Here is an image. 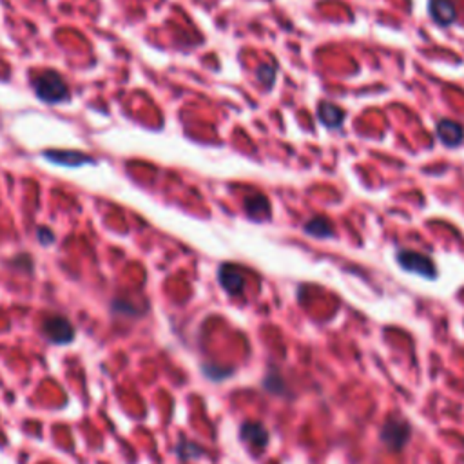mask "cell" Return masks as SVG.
Instances as JSON below:
<instances>
[{"mask_svg":"<svg viewBox=\"0 0 464 464\" xmlns=\"http://www.w3.org/2000/svg\"><path fill=\"white\" fill-rule=\"evenodd\" d=\"M218 281L229 296H241L247 285L245 272L234 263H223L218 269Z\"/></svg>","mask_w":464,"mask_h":464,"instance_id":"5","label":"cell"},{"mask_svg":"<svg viewBox=\"0 0 464 464\" xmlns=\"http://www.w3.org/2000/svg\"><path fill=\"white\" fill-rule=\"evenodd\" d=\"M42 335L53 344H67L75 340V327L65 316L49 314L42 320Z\"/></svg>","mask_w":464,"mask_h":464,"instance_id":"3","label":"cell"},{"mask_svg":"<svg viewBox=\"0 0 464 464\" xmlns=\"http://www.w3.org/2000/svg\"><path fill=\"white\" fill-rule=\"evenodd\" d=\"M33 89L45 104H58L69 98V87L56 71H42L33 78Z\"/></svg>","mask_w":464,"mask_h":464,"instance_id":"1","label":"cell"},{"mask_svg":"<svg viewBox=\"0 0 464 464\" xmlns=\"http://www.w3.org/2000/svg\"><path fill=\"white\" fill-rule=\"evenodd\" d=\"M318 118L327 129H340L344 122V111L332 102H321L318 107Z\"/></svg>","mask_w":464,"mask_h":464,"instance_id":"9","label":"cell"},{"mask_svg":"<svg viewBox=\"0 0 464 464\" xmlns=\"http://www.w3.org/2000/svg\"><path fill=\"white\" fill-rule=\"evenodd\" d=\"M203 372L209 379H214V381L225 379L227 375L232 374V370L230 368H218V366H214V364H210V366H203Z\"/></svg>","mask_w":464,"mask_h":464,"instance_id":"16","label":"cell"},{"mask_svg":"<svg viewBox=\"0 0 464 464\" xmlns=\"http://www.w3.org/2000/svg\"><path fill=\"white\" fill-rule=\"evenodd\" d=\"M435 133H437V138L441 140V144L446 145V147H459L464 142L463 124L450 120V118L439 120V124L435 127Z\"/></svg>","mask_w":464,"mask_h":464,"instance_id":"7","label":"cell"},{"mask_svg":"<svg viewBox=\"0 0 464 464\" xmlns=\"http://www.w3.org/2000/svg\"><path fill=\"white\" fill-rule=\"evenodd\" d=\"M44 156L53 164H60L65 167H76V165L93 162L87 155L80 151H45Z\"/></svg>","mask_w":464,"mask_h":464,"instance_id":"11","label":"cell"},{"mask_svg":"<svg viewBox=\"0 0 464 464\" xmlns=\"http://www.w3.org/2000/svg\"><path fill=\"white\" fill-rule=\"evenodd\" d=\"M395 260L399 263V267L406 272L417 274L426 280H435L437 278V267H435L434 260L430 256L417 252V250L401 249L395 256Z\"/></svg>","mask_w":464,"mask_h":464,"instance_id":"2","label":"cell"},{"mask_svg":"<svg viewBox=\"0 0 464 464\" xmlns=\"http://www.w3.org/2000/svg\"><path fill=\"white\" fill-rule=\"evenodd\" d=\"M240 437L245 444H249L250 448L258 450V452H261L269 444V432L263 424L256 423V421L241 424Z\"/></svg>","mask_w":464,"mask_h":464,"instance_id":"6","label":"cell"},{"mask_svg":"<svg viewBox=\"0 0 464 464\" xmlns=\"http://www.w3.org/2000/svg\"><path fill=\"white\" fill-rule=\"evenodd\" d=\"M410 437H412L410 424L403 419H397V417L386 421L383 430H381V443L390 452H401L410 443Z\"/></svg>","mask_w":464,"mask_h":464,"instance_id":"4","label":"cell"},{"mask_svg":"<svg viewBox=\"0 0 464 464\" xmlns=\"http://www.w3.org/2000/svg\"><path fill=\"white\" fill-rule=\"evenodd\" d=\"M245 212L250 220L265 221L270 218V201L261 195H250L245 198Z\"/></svg>","mask_w":464,"mask_h":464,"instance_id":"10","label":"cell"},{"mask_svg":"<svg viewBox=\"0 0 464 464\" xmlns=\"http://www.w3.org/2000/svg\"><path fill=\"white\" fill-rule=\"evenodd\" d=\"M303 230L312 238H320V240H327V238H332L334 236V225L329 218L324 216H314L310 218L307 223L303 225Z\"/></svg>","mask_w":464,"mask_h":464,"instance_id":"12","label":"cell"},{"mask_svg":"<svg viewBox=\"0 0 464 464\" xmlns=\"http://www.w3.org/2000/svg\"><path fill=\"white\" fill-rule=\"evenodd\" d=\"M256 76H258V80H260V84L263 85L265 89H270L276 80V67L269 64L260 65L258 71H256Z\"/></svg>","mask_w":464,"mask_h":464,"instance_id":"14","label":"cell"},{"mask_svg":"<svg viewBox=\"0 0 464 464\" xmlns=\"http://www.w3.org/2000/svg\"><path fill=\"white\" fill-rule=\"evenodd\" d=\"M205 452L201 446H198L196 443H192V441H187L181 437L180 443H178V446H176V455L180 457L181 461H190V459H198V457H201Z\"/></svg>","mask_w":464,"mask_h":464,"instance_id":"13","label":"cell"},{"mask_svg":"<svg viewBox=\"0 0 464 464\" xmlns=\"http://www.w3.org/2000/svg\"><path fill=\"white\" fill-rule=\"evenodd\" d=\"M428 11L435 24L452 25L457 21V8L454 0H428Z\"/></svg>","mask_w":464,"mask_h":464,"instance_id":"8","label":"cell"},{"mask_svg":"<svg viewBox=\"0 0 464 464\" xmlns=\"http://www.w3.org/2000/svg\"><path fill=\"white\" fill-rule=\"evenodd\" d=\"M263 386L265 390H269L270 394L278 395H283L285 390H287V386H285L283 379H281L280 375H267L263 381Z\"/></svg>","mask_w":464,"mask_h":464,"instance_id":"15","label":"cell"}]
</instances>
